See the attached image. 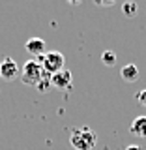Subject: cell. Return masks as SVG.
I'll return each mask as SVG.
<instances>
[{
  "label": "cell",
  "mask_w": 146,
  "mask_h": 150,
  "mask_svg": "<svg viewBox=\"0 0 146 150\" xmlns=\"http://www.w3.org/2000/svg\"><path fill=\"white\" fill-rule=\"evenodd\" d=\"M69 143H71L73 150H94V146L97 143V135L88 126L75 128L71 131V135H69Z\"/></svg>",
  "instance_id": "obj_1"
},
{
  "label": "cell",
  "mask_w": 146,
  "mask_h": 150,
  "mask_svg": "<svg viewBox=\"0 0 146 150\" xmlns=\"http://www.w3.org/2000/svg\"><path fill=\"white\" fill-rule=\"evenodd\" d=\"M41 77H43V66L37 62V60H26V64L21 69V75H19L21 83L30 84V86H36Z\"/></svg>",
  "instance_id": "obj_2"
},
{
  "label": "cell",
  "mask_w": 146,
  "mask_h": 150,
  "mask_svg": "<svg viewBox=\"0 0 146 150\" xmlns=\"http://www.w3.org/2000/svg\"><path fill=\"white\" fill-rule=\"evenodd\" d=\"M37 62L43 66V71H47L49 75H54L58 71H62L64 69V54L58 53V51H49V53H45L43 56H39L37 58Z\"/></svg>",
  "instance_id": "obj_3"
},
{
  "label": "cell",
  "mask_w": 146,
  "mask_h": 150,
  "mask_svg": "<svg viewBox=\"0 0 146 150\" xmlns=\"http://www.w3.org/2000/svg\"><path fill=\"white\" fill-rule=\"evenodd\" d=\"M19 75H21V69H19L17 62L13 58H9V56H6L0 62V77L6 79V81H15V79H19Z\"/></svg>",
  "instance_id": "obj_4"
},
{
  "label": "cell",
  "mask_w": 146,
  "mask_h": 150,
  "mask_svg": "<svg viewBox=\"0 0 146 150\" xmlns=\"http://www.w3.org/2000/svg\"><path fill=\"white\" fill-rule=\"evenodd\" d=\"M71 83H73V75L66 68L62 71L51 75V84H53L54 88H58V90H69V88H71Z\"/></svg>",
  "instance_id": "obj_5"
},
{
  "label": "cell",
  "mask_w": 146,
  "mask_h": 150,
  "mask_svg": "<svg viewBox=\"0 0 146 150\" xmlns=\"http://www.w3.org/2000/svg\"><path fill=\"white\" fill-rule=\"evenodd\" d=\"M25 49H26L32 56L39 58V56L45 54V41L41 40V38H30V40L25 43Z\"/></svg>",
  "instance_id": "obj_6"
},
{
  "label": "cell",
  "mask_w": 146,
  "mask_h": 150,
  "mask_svg": "<svg viewBox=\"0 0 146 150\" xmlns=\"http://www.w3.org/2000/svg\"><path fill=\"white\" fill-rule=\"evenodd\" d=\"M120 75L126 83H135V81H139V68L135 64H126L120 69Z\"/></svg>",
  "instance_id": "obj_7"
},
{
  "label": "cell",
  "mask_w": 146,
  "mask_h": 150,
  "mask_svg": "<svg viewBox=\"0 0 146 150\" xmlns=\"http://www.w3.org/2000/svg\"><path fill=\"white\" fill-rule=\"evenodd\" d=\"M129 131L137 137H142L146 139V116H137L129 126Z\"/></svg>",
  "instance_id": "obj_8"
},
{
  "label": "cell",
  "mask_w": 146,
  "mask_h": 150,
  "mask_svg": "<svg viewBox=\"0 0 146 150\" xmlns=\"http://www.w3.org/2000/svg\"><path fill=\"white\" fill-rule=\"evenodd\" d=\"M51 86H53V84H51V75L47 73V71H43V77H41L39 83L36 84V90L39 92V94H47Z\"/></svg>",
  "instance_id": "obj_9"
},
{
  "label": "cell",
  "mask_w": 146,
  "mask_h": 150,
  "mask_svg": "<svg viewBox=\"0 0 146 150\" xmlns=\"http://www.w3.org/2000/svg\"><path fill=\"white\" fill-rule=\"evenodd\" d=\"M122 11H124L126 17H135V15H137V11H139V6L135 2H124Z\"/></svg>",
  "instance_id": "obj_10"
},
{
  "label": "cell",
  "mask_w": 146,
  "mask_h": 150,
  "mask_svg": "<svg viewBox=\"0 0 146 150\" xmlns=\"http://www.w3.org/2000/svg\"><path fill=\"white\" fill-rule=\"evenodd\" d=\"M101 62L111 68V66H114V64H116V54L112 53V51H103V54H101Z\"/></svg>",
  "instance_id": "obj_11"
},
{
  "label": "cell",
  "mask_w": 146,
  "mask_h": 150,
  "mask_svg": "<svg viewBox=\"0 0 146 150\" xmlns=\"http://www.w3.org/2000/svg\"><path fill=\"white\" fill-rule=\"evenodd\" d=\"M137 100H139V103H140L142 107H146V88H144V90H140V92L137 94Z\"/></svg>",
  "instance_id": "obj_12"
},
{
  "label": "cell",
  "mask_w": 146,
  "mask_h": 150,
  "mask_svg": "<svg viewBox=\"0 0 146 150\" xmlns=\"http://www.w3.org/2000/svg\"><path fill=\"white\" fill-rule=\"evenodd\" d=\"M126 150H142V148H140V146H137V144H129V146L126 148Z\"/></svg>",
  "instance_id": "obj_13"
},
{
  "label": "cell",
  "mask_w": 146,
  "mask_h": 150,
  "mask_svg": "<svg viewBox=\"0 0 146 150\" xmlns=\"http://www.w3.org/2000/svg\"><path fill=\"white\" fill-rule=\"evenodd\" d=\"M114 2H97V6H112Z\"/></svg>",
  "instance_id": "obj_14"
}]
</instances>
